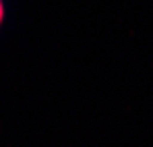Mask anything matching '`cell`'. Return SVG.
<instances>
[{
	"instance_id": "obj_1",
	"label": "cell",
	"mask_w": 153,
	"mask_h": 147,
	"mask_svg": "<svg viewBox=\"0 0 153 147\" xmlns=\"http://www.w3.org/2000/svg\"><path fill=\"white\" fill-rule=\"evenodd\" d=\"M2 19H4V4H2V0H0V23H2Z\"/></svg>"
}]
</instances>
